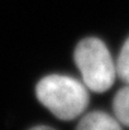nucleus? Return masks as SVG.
I'll list each match as a JSON object with an SVG mask.
<instances>
[{
	"label": "nucleus",
	"mask_w": 129,
	"mask_h": 130,
	"mask_svg": "<svg viewBox=\"0 0 129 130\" xmlns=\"http://www.w3.org/2000/svg\"><path fill=\"white\" fill-rule=\"evenodd\" d=\"M36 92L39 102L61 120L80 116L89 105L86 87L70 76H46L38 82Z\"/></svg>",
	"instance_id": "nucleus-1"
},
{
	"label": "nucleus",
	"mask_w": 129,
	"mask_h": 130,
	"mask_svg": "<svg viewBox=\"0 0 129 130\" xmlns=\"http://www.w3.org/2000/svg\"><path fill=\"white\" fill-rule=\"evenodd\" d=\"M74 58L89 90L101 93L113 86L117 76L115 63L100 39H82L75 49Z\"/></svg>",
	"instance_id": "nucleus-2"
},
{
	"label": "nucleus",
	"mask_w": 129,
	"mask_h": 130,
	"mask_svg": "<svg viewBox=\"0 0 129 130\" xmlns=\"http://www.w3.org/2000/svg\"><path fill=\"white\" fill-rule=\"evenodd\" d=\"M76 130H123L117 118L104 112L92 111L86 114L77 124Z\"/></svg>",
	"instance_id": "nucleus-3"
},
{
	"label": "nucleus",
	"mask_w": 129,
	"mask_h": 130,
	"mask_svg": "<svg viewBox=\"0 0 129 130\" xmlns=\"http://www.w3.org/2000/svg\"><path fill=\"white\" fill-rule=\"evenodd\" d=\"M113 110L117 120L129 128V85L117 92L113 100Z\"/></svg>",
	"instance_id": "nucleus-4"
},
{
	"label": "nucleus",
	"mask_w": 129,
	"mask_h": 130,
	"mask_svg": "<svg viewBox=\"0 0 129 130\" xmlns=\"http://www.w3.org/2000/svg\"><path fill=\"white\" fill-rule=\"evenodd\" d=\"M115 68L119 78L127 85H129V37L120 49V53L115 63Z\"/></svg>",
	"instance_id": "nucleus-5"
},
{
	"label": "nucleus",
	"mask_w": 129,
	"mask_h": 130,
	"mask_svg": "<svg viewBox=\"0 0 129 130\" xmlns=\"http://www.w3.org/2000/svg\"><path fill=\"white\" fill-rule=\"evenodd\" d=\"M31 130H54L49 126H43V125H39V126H36V128H32Z\"/></svg>",
	"instance_id": "nucleus-6"
}]
</instances>
